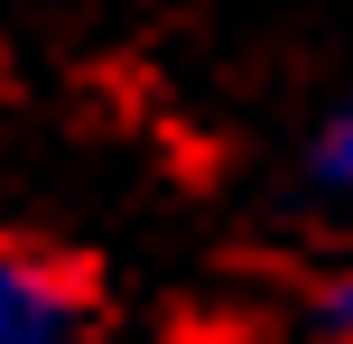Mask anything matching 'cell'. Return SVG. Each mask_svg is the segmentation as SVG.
I'll list each match as a JSON object with an SVG mask.
<instances>
[{
  "instance_id": "2",
  "label": "cell",
  "mask_w": 353,
  "mask_h": 344,
  "mask_svg": "<svg viewBox=\"0 0 353 344\" xmlns=\"http://www.w3.org/2000/svg\"><path fill=\"white\" fill-rule=\"evenodd\" d=\"M307 177H316L335 205H353V103H344L335 121L316 130V149H307Z\"/></svg>"
},
{
  "instance_id": "3",
  "label": "cell",
  "mask_w": 353,
  "mask_h": 344,
  "mask_svg": "<svg viewBox=\"0 0 353 344\" xmlns=\"http://www.w3.org/2000/svg\"><path fill=\"white\" fill-rule=\"evenodd\" d=\"M316 326L335 335V344H353V270H335V279H325V298H316Z\"/></svg>"
},
{
  "instance_id": "1",
  "label": "cell",
  "mask_w": 353,
  "mask_h": 344,
  "mask_svg": "<svg viewBox=\"0 0 353 344\" xmlns=\"http://www.w3.org/2000/svg\"><path fill=\"white\" fill-rule=\"evenodd\" d=\"M84 326H93L84 279L28 242H0V344H84Z\"/></svg>"
}]
</instances>
